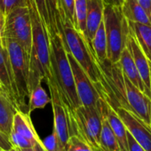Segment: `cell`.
Wrapping results in <instances>:
<instances>
[{"instance_id": "obj_1", "label": "cell", "mask_w": 151, "mask_h": 151, "mask_svg": "<svg viewBox=\"0 0 151 151\" xmlns=\"http://www.w3.org/2000/svg\"><path fill=\"white\" fill-rule=\"evenodd\" d=\"M61 35L67 52L74 58L85 72L92 82L95 85L101 98L109 100L111 96V89L103 76L93 55V49L85 35L68 21L61 24Z\"/></svg>"}, {"instance_id": "obj_2", "label": "cell", "mask_w": 151, "mask_h": 151, "mask_svg": "<svg viewBox=\"0 0 151 151\" xmlns=\"http://www.w3.org/2000/svg\"><path fill=\"white\" fill-rule=\"evenodd\" d=\"M27 6L29 10L32 41L29 54V92L42 81L47 80L51 74L50 66V40L34 0H27Z\"/></svg>"}, {"instance_id": "obj_3", "label": "cell", "mask_w": 151, "mask_h": 151, "mask_svg": "<svg viewBox=\"0 0 151 151\" xmlns=\"http://www.w3.org/2000/svg\"><path fill=\"white\" fill-rule=\"evenodd\" d=\"M51 74L59 94L69 111L79 107L80 102L76 91L74 76L62 35L58 34L50 37Z\"/></svg>"}, {"instance_id": "obj_4", "label": "cell", "mask_w": 151, "mask_h": 151, "mask_svg": "<svg viewBox=\"0 0 151 151\" xmlns=\"http://www.w3.org/2000/svg\"><path fill=\"white\" fill-rule=\"evenodd\" d=\"M101 102L102 98L95 107L80 105L73 111H69L71 136H79L95 151H100V134L102 123Z\"/></svg>"}, {"instance_id": "obj_5", "label": "cell", "mask_w": 151, "mask_h": 151, "mask_svg": "<svg viewBox=\"0 0 151 151\" xmlns=\"http://www.w3.org/2000/svg\"><path fill=\"white\" fill-rule=\"evenodd\" d=\"M103 23L107 39L108 60L111 64H117L126 47L129 36L128 21L124 17L120 6L105 4Z\"/></svg>"}, {"instance_id": "obj_6", "label": "cell", "mask_w": 151, "mask_h": 151, "mask_svg": "<svg viewBox=\"0 0 151 151\" xmlns=\"http://www.w3.org/2000/svg\"><path fill=\"white\" fill-rule=\"evenodd\" d=\"M3 46L5 48L9 57L18 107L23 111L27 107L26 99L29 96V55L13 39L4 37Z\"/></svg>"}, {"instance_id": "obj_7", "label": "cell", "mask_w": 151, "mask_h": 151, "mask_svg": "<svg viewBox=\"0 0 151 151\" xmlns=\"http://www.w3.org/2000/svg\"><path fill=\"white\" fill-rule=\"evenodd\" d=\"M3 36L15 40L28 55L30 54L32 26L28 6L18 7L4 17Z\"/></svg>"}, {"instance_id": "obj_8", "label": "cell", "mask_w": 151, "mask_h": 151, "mask_svg": "<svg viewBox=\"0 0 151 151\" xmlns=\"http://www.w3.org/2000/svg\"><path fill=\"white\" fill-rule=\"evenodd\" d=\"M47 86L49 88L51 95V104L53 107V131L57 135L62 150L66 151L69 138L71 136L70 131V122L69 117V110L65 106L59 91L57 89L56 84L53 81L52 75L45 80Z\"/></svg>"}, {"instance_id": "obj_9", "label": "cell", "mask_w": 151, "mask_h": 151, "mask_svg": "<svg viewBox=\"0 0 151 151\" xmlns=\"http://www.w3.org/2000/svg\"><path fill=\"white\" fill-rule=\"evenodd\" d=\"M118 104L129 107L146 124L151 127V100L137 88L124 73L121 100Z\"/></svg>"}, {"instance_id": "obj_10", "label": "cell", "mask_w": 151, "mask_h": 151, "mask_svg": "<svg viewBox=\"0 0 151 151\" xmlns=\"http://www.w3.org/2000/svg\"><path fill=\"white\" fill-rule=\"evenodd\" d=\"M126 130L144 148L146 151H151V127L146 124L138 115H136L129 107L117 104L112 106Z\"/></svg>"}, {"instance_id": "obj_11", "label": "cell", "mask_w": 151, "mask_h": 151, "mask_svg": "<svg viewBox=\"0 0 151 151\" xmlns=\"http://www.w3.org/2000/svg\"><path fill=\"white\" fill-rule=\"evenodd\" d=\"M67 54L72 69L76 91L80 104L86 107L97 106L101 98L98 89L74 58L69 52Z\"/></svg>"}, {"instance_id": "obj_12", "label": "cell", "mask_w": 151, "mask_h": 151, "mask_svg": "<svg viewBox=\"0 0 151 151\" xmlns=\"http://www.w3.org/2000/svg\"><path fill=\"white\" fill-rule=\"evenodd\" d=\"M126 46L133 58L134 64L136 65V68L138 70V73L141 76V79L144 85L145 89V95L150 99V61L142 52V49L134 40V38L131 35L129 31V36L127 39Z\"/></svg>"}, {"instance_id": "obj_13", "label": "cell", "mask_w": 151, "mask_h": 151, "mask_svg": "<svg viewBox=\"0 0 151 151\" xmlns=\"http://www.w3.org/2000/svg\"><path fill=\"white\" fill-rule=\"evenodd\" d=\"M86 19H85V37L88 43L91 45L92 40L103 20V12L105 4L103 0H86Z\"/></svg>"}, {"instance_id": "obj_14", "label": "cell", "mask_w": 151, "mask_h": 151, "mask_svg": "<svg viewBox=\"0 0 151 151\" xmlns=\"http://www.w3.org/2000/svg\"><path fill=\"white\" fill-rule=\"evenodd\" d=\"M0 84L3 88V92L9 96L12 102L19 109L9 57L5 48L3 45H0Z\"/></svg>"}, {"instance_id": "obj_15", "label": "cell", "mask_w": 151, "mask_h": 151, "mask_svg": "<svg viewBox=\"0 0 151 151\" xmlns=\"http://www.w3.org/2000/svg\"><path fill=\"white\" fill-rule=\"evenodd\" d=\"M12 131L18 133L33 144L42 142V140L34 127L29 113L21 110H18L13 116Z\"/></svg>"}, {"instance_id": "obj_16", "label": "cell", "mask_w": 151, "mask_h": 151, "mask_svg": "<svg viewBox=\"0 0 151 151\" xmlns=\"http://www.w3.org/2000/svg\"><path fill=\"white\" fill-rule=\"evenodd\" d=\"M103 111L105 116L108 119V122L118 142L121 151H128V144H127V130L114 110V108L110 105V104L103 99Z\"/></svg>"}, {"instance_id": "obj_17", "label": "cell", "mask_w": 151, "mask_h": 151, "mask_svg": "<svg viewBox=\"0 0 151 151\" xmlns=\"http://www.w3.org/2000/svg\"><path fill=\"white\" fill-rule=\"evenodd\" d=\"M128 27L131 35L151 64V25L128 21Z\"/></svg>"}, {"instance_id": "obj_18", "label": "cell", "mask_w": 151, "mask_h": 151, "mask_svg": "<svg viewBox=\"0 0 151 151\" xmlns=\"http://www.w3.org/2000/svg\"><path fill=\"white\" fill-rule=\"evenodd\" d=\"M19 109L4 93H0V132L9 137L15 112Z\"/></svg>"}, {"instance_id": "obj_19", "label": "cell", "mask_w": 151, "mask_h": 151, "mask_svg": "<svg viewBox=\"0 0 151 151\" xmlns=\"http://www.w3.org/2000/svg\"><path fill=\"white\" fill-rule=\"evenodd\" d=\"M119 65L121 67L122 73L125 75V77L142 92L145 94L144 85L141 79V76L138 73L136 65L134 64L133 58L127 48V46L124 49L121 53L120 59H119Z\"/></svg>"}, {"instance_id": "obj_20", "label": "cell", "mask_w": 151, "mask_h": 151, "mask_svg": "<svg viewBox=\"0 0 151 151\" xmlns=\"http://www.w3.org/2000/svg\"><path fill=\"white\" fill-rule=\"evenodd\" d=\"M121 11L127 21L151 25V20L137 0H123Z\"/></svg>"}, {"instance_id": "obj_21", "label": "cell", "mask_w": 151, "mask_h": 151, "mask_svg": "<svg viewBox=\"0 0 151 151\" xmlns=\"http://www.w3.org/2000/svg\"><path fill=\"white\" fill-rule=\"evenodd\" d=\"M102 104V123L100 134V151H121L118 142L108 122L103 111V99Z\"/></svg>"}, {"instance_id": "obj_22", "label": "cell", "mask_w": 151, "mask_h": 151, "mask_svg": "<svg viewBox=\"0 0 151 151\" xmlns=\"http://www.w3.org/2000/svg\"><path fill=\"white\" fill-rule=\"evenodd\" d=\"M91 47L93 51V55L98 65H102L108 61L107 57V39L103 20L99 26L93 40L91 42Z\"/></svg>"}, {"instance_id": "obj_23", "label": "cell", "mask_w": 151, "mask_h": 151, "mask_svg": "<svg viewBox=\"0 0 151 151\" xmlns=\"http://www.w3.org/2000/svg\"><path fill=\"white\" fill-rule=\"evenodd\" d=\"M50 103H51V98L48 96L46 91L42 87V84L37 85L29 92L28 113L30 114V112L37 109H44Z\"/></svg>"}, {"instance_id": "obj_24", "label": "cell", "mask_w": 151, "mask_h": 151, "mask_svg": "<svg viewBox=\"0 0 151 151\" xmlns=\"http://www.w3.org/2000/svg\"><path fill=\"white\" fill-rule=\"evenodd\" d=\"M46 7L48 12L50 30H49V39L58 34L61 35V20L58 8L57 0H45Z\"/></svg>"}, {"instance_id": "obj_25", "label": "cell", "mask_w": 151, "mask_h": 151, "mask_svg": "<svg viewBox=\"0 0 151 151\" xmlns=\"http://www.w3.org/2000/svg\"><path fill=\"white\" fill-rule=\"evenodd\" d=\"M58 8L61 16V24L65 21L69 22L75 28L76 16H75V0H57Z\"/></svg>"}, {"instance_id": "obj_26", "label": "cell", "mask_w": 151, "mask_h": 151, "mask_svg": "<svg viewBox=\"0 0 151 151\" xmlns=\"http://www.w3.org/2000/svg\"><path fill=\"white\" fill-rule=\"evenodd\" d=\"M87 4L86 0H75V16L77 29L85 35Z\"/></svg>"}, {"instance_id": "obj_27", "label": "cell", "mask_w": 151, "mask_h": 151, "mask_svg": "<svg viewBox=\"0 0 151 151\" xmlns=\"http://www.w3.org/2000/svg\"><path fill=\"white\" fill-rule=\"evenodd\" d=\"M66 151H95L85 140L77 135H72L69 138Z\"/></svg>"}, {"instance_id": "obj_28", "label": "cell", "mask_w": 151, "mask_h": 151, "mask_svg": "<svg viewBox=\"0 0 151 151\" xmlns=\"http://www.w3.org/2000/svg\"><path fill=\"white\" fill-rule=\"evenodd\" d=\"M27 6V0H0V12L4 17L18 7Z\"/></svg>"}, {"instance_id": "obj_29", "label": "cell", "mask_w": 151, "mask_h": 151, "mask_svg": "<svg viewBox=\"0 0 151 151\" xmlns=\"http://www.w3.org/2000/svg\"><path fill=\"white\" fill-rule=\"evenodd\" d=\"M9 141L12 147L18 149V150H24V149H29L33 147L35 144L28 141L26 138L19 134L18 133L12 131L9 135Z\"/></svg>"}, {"instance_id": "obj_30", "label": "cell", "mask_w": 151, "mask_h": 151, "mask_svg": "<svg viewBox=\"0 0 151 151\" xmlns=\"http://www.w3.org/2000/svg\"><path fill=\"white\" fill-rule=\"evenodd\" d=\"M36 10L38 12L39 17L45 27V29L47 31L48 36H49V30H50V22H49V17H48V12L46 7V2L45 0H34Z\"/></svg>"}, {"instance_id": "obj_31", "label": "cell", "mask_w": 151, "mask_h": 151, "mask_svg": "<svg viewBox=\"0 0 151 151\" xmlns=\"http://www.w3.org/2000/svg\"><path fill=\"white\" fill-rule=\"evenodd\" d=\"M42 142L44 149L47 151H63L60 141L53 131L52 132L51 134H49L47 137L42 140Z\"/></svg>"}, {"instance_id": "obj_32", "label": "cell", "mask_w": 151, "mask_h": 151, "mask_svg": "<svg viewBox=\"0 0 151 151\" xmlns=\"http://www.w3.org/2000/svg\"><path fill=\"white\" fill-rule=\"evenodd\" d=\"M127 144H128V151H146L128 131H127Z\"/></svg>"}, {"instance_id": "obj_33", "label": "cell", "mask_w": 151, "mask_h": 151, "mask_svg": "<svg viewBox=\"0 0 151 151\" xmlns=\"http://www.w3.org/2000/svg\"><path fill=\"white\" fill-rule=\"evenodd\" d=\"M12 147V146L9 141V137L0 132V149L4 151H8Z\"/></svg>"}, {"instance_id": "obj_34", "label": "cell", "mask_w": 151, "mask_h": 151, "mask_svg": "<svg viewBox=\"0 0 151 151\" xmlns=\"http://www.w3.org/2000/svg\"><path fill=\"white\" fill-rule=\"evenodd\" d=\"M140 4L143 7V9L145 10L146 13L148 14L150 19L151 20V4L150 0H137Z\"/></svg>"}, {"instance_id": "obj_35", "label": "cell", "mask_w": 151, "mask_h": 151, "mask_svg": "<svg viewBox=\"0 0 151 151\" xmlns=\"http://www.w3.org/2000/svg\"><path fill=\"white\" fill-rule=\"evenodd\" d=\"M20 151H47L44 145H43V142L41 143H36L35 144L33 147L29 148V149H24V150H19Z\"/></svg>"}, {"instance_id": "obj_36", "label": "cell", "mask_w": 151, "mask_h": 151, "mask_svg": "<svg viewBox=\"0 0 151 151\" xmlns=\"http://www.w3.org/2000/svg\"><path fill=\"white\" fill-rule=\"evenodd\" d=\"M4 17L0 12V45H3V35H4Z\"/></svg>"}, {"instance_id": "obj_37", "label": "cell", "mask_w": 151, "mask_h": 151, "mask_svg": "<svg viewBox=\"0 0 151 151\" xmlns=\"http://www.w3.org/2000/svg\"><path fill=\"white\" fill-rule=\"evenodd\" d=\"M105 4H110V5H116V6H120L118 0H103ZM121 7V6H120Z\"/></svg>"}, {"instance_id": "obj_38", "label": "cell", "mask_w": 151, "mask_h": 151, "mask_svg": "<svg viewBox=\"0 0 151 151\" xmlns=\"http://www.w3.org/2000/svg\"><path fill=\"white\" fill-rule=\"evenodd\" d=\"M8 151H20V150H19L18 149L14 148V147H12V148H11V149H10Z\"/></svg>"}, {"instance_id": "obj_39", "label": "cell", "mask_w": 151, "mask_h": 151, "mask_svg": "<svg viewBox=\"0 0 151 151\" xmlns=\"http://www.w3.org/2000/svg\"><path fill=\"white\" fill-rule=\"evenodd\" d=\"M150 92H151V64L150 63ZM150 100H151V97H150Z\"/></svg>"}, {"instance_id": "obj_40", "label": "cell", "mask_w": 151, "mask_h": 151, "mask_svg": "<svg viewBox=\"0 0 151 151\" xmlns=\"http://www.w3.org/2000/svg\"><path fill=\"white\" fill-rule=\"evenodd\" d=\"M118 2H119V4H120V6H121V4H122V2H123V0H118Z\"/></svg>"}, {"instance_id": "obj_41", "label": "cell", "mask_w": 151, "mask_h": 151, "mask_svg": "<svg viewBox=\"0 0 151 151\" xmlns=\"http://www.w3.org/2000/svg\"><path fill=\"white\" fill-rule=\"evenodd\" d=\"M2 91H3V89H2V87H1V86H0V93H1V92H2Z\"/></svg>"}, {"instance_id": "obj_42", "label": "cell", "mask_w": 151, "mask_h": 151, "mask_svg": "<svg viewBox=\"0 0 151 151\" xmlns=\"http://www.w3.org/2000/svg\"><path fill=\"white\" fill-rule=\"evenodd\" d=\"M0 151H4V150H1V149H0Z\"/></svg>"}, {"instance_id": "obj_43", "label": "cell", "mask_w": 151, "mask_h": 151, "mask_svg": "<svg viewBox=\"0 0 151 151\" xmlns=\"http://www.w3.org/2000/svg\"><path fill=\"white\" fill-rule=\"evenodd\" d=\"M0 86H1V84H0ZM1 87H2V86H1ZM2 89H3V88H2Z\"/></svg>"}, {"instance_id": "obj_44", "label": "cell", "mask_w": 151, "mask_h": 151, "mask_svg": "<svg viewBox=\"0 0 151 151\" xmlns=\"http://www.w3.org/2000/svg\"><path fill=\"white\" fill-rule=\"evenodd\" d=\"M150 4H151V0H150Z\"/></svg>"}]
</instances>
